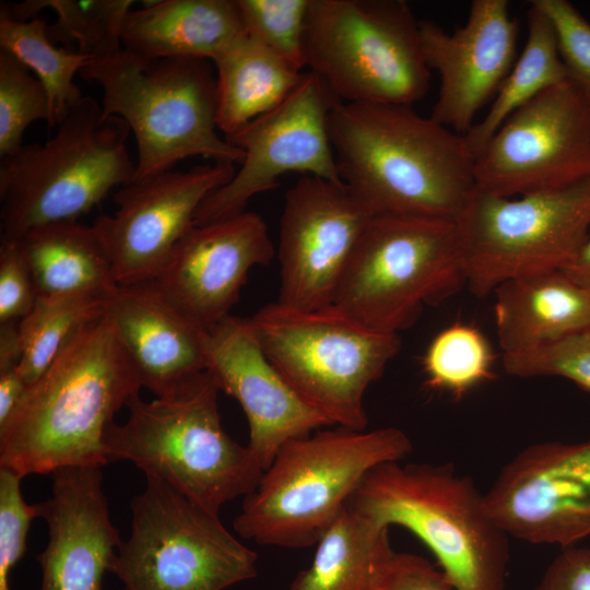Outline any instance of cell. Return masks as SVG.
<instances>
[{"instance_id":"d590c367","label":"cell","mask_w":590,"mask_h":590,"mask_svg":"<svg viewBox=\"0 0 590 590\" xmlns=\"http://www.w3.org/2000/svg\"><path fill=\"white\" fill-rule=\"evenodd\" d=\"M548 19L568 80L590 97V23L567 0H532Z\"/></svg>"},{"instance_id":"8fae6325","label":"cell","mask_w":590,"mask_h":590,"mask_svg":"<svg viewBox=\"0 0 590 590\" xmlns=\"http://www.w3.org/2000/svg\"><path fill=\"white\" fill-rule=\"evenodd\" d=\"M465 284L477 297L505 282L564 270L590 232V178L518 197L475 187L456 220Z\"/></svg>"},{"instance_id":"ab89813d","label":"cell","mask_w":590,"mask_h":590,"mask_svg":"<svg viewBox=\"0 0 590 590\" xmlns=\"http://www.w3.org/2000/svg\"><path fill=\"white\" fill-rule=\"evenodd\" d=\"M533 590H590V547L564 548Z\"/></svg>"},{"instance_id":"7402d4cb","label":"cell","mask_w":590,"mask_h":590,"mask_svg":"<svg viewBox=\"0 0 590 590\" xmlns=\"http://www.w3.org/2000/svg\"><path fill=\"white\" fill-rule=\"evenodd\" d=\"M110 318L140 376L156 398L205 370L199 329L150 283L117 285L105 298Z\"/></svg>"},{"instance_id":"8992f818","label":"cell","mask_w":590,"mask_h":590,"mask_svg":"<svg viewBox=\"0 0 590 590\" xmlns=\"http://www.w3.org/2000/svg\"><path fill=\"white\" fill-rule=\"evenodd\" d=\"M80 75L103 88L104 114L121 118L133 133L138 150L133 180L172 170L192 156L241 162L244 152L217 133L211 60L149 61L122 49L90 60Z\"/></svg>"},{"instance_id":"9a60e30c","label":"cell","mask_w":590,"mask_h":590,"mask_svg":"<svg viewBox=\"0 0 590 590\" xmlns=\"http://www.w3.org/2000/svg\"><path fill=\"white\" fill-rule=\"evenodd\" d=\"M235 172L233 163L213 162L120 187L114 196L117 210L99 215L92 225L117 285L151 282L194 225L204 199Z\"/></svg>"},{"instance_id":"f35d334b","label":"cell","mask_w":590,"mask_h":590,"mask_svg":"<svg viewBox=\"0 0 590 590\" xmlns=\"http://www.w3.org/2000/svg\"><path fill=\"white\" fill-rule=\"evenodd\" d=\"M373 590H456L442 570L412 553L392 551L376 576Z\"/></svg>"},{"instance_id":"ac0fdd59","label":"cell","mask_w":590,"mask_h":590,"mask_svg":"<svg viewBox=\"0 0 590 590\" xmlns=\"http://www.w3.org/2000/svg\"><path fill=\"white\" fill-rule=\"evenodd\" d=\"M273 256L266 222L245 211L193 225L149 283L188 322L205 330L231 315L248 272Z\"/></svg>"},{"instance_id":"7a4b0ae2","label":"cell","mask_w":590,"mask_h":590,"mask_svg":"<svg viewBox=\"0 0 590 590\" xmlns=\"http://www.w3.org/2000/svg\"><path fill=\"white\" fill-rule=\"evenodd\" d=\"M142 382L104 314L30 384L0 426V468L24 477L108 463L104 435Z\"/></svg>"},{"instance_id":"f1b7e54d","label":"cell","mask_w":590,"mask_h":590,"mask_svg":"<svg viewBox=\"0 0 590 590\" xmlns=\"http://www.w3.org/2000/svg\"><path fill=\"white\" fill-rule=\"evenodd\" d=\"M0 49L17 58L43 83L50 99L54 127L84 97L74 76L92 59L57 47L48 36L44 19L19 21L10 14L7 3H1Z\"/></svg>"},{"instance_id":"83f0119b","label":"cell","mask_w":590,"mask_h":590,"mask_svg":"<svg viewBox=\"0 0 590 590\" xmlns=\"http://www.w3.org/2000/svg\"><path fill=\"white\" fill-rule=\"evenodd\" d=\"M527 24L523 51L499 86L485 117L463 134L475 158L514 111L548 87L568 80L553 27L533 3L527 14Z\"/></svg>"},{"instance_id":"e0dca14e","label":"cell","mask_w":590,"mask_h":590,"mask_svg":"<svg viewBox=\"0 0 590 590\" xmlns=\"http://www.w3.org/2000/svg\"><path fill=\"white\" fill-rule=\"evenodd\" d=\"M484 500L509 536L563 548L590 538V440L524 448L500 470Z\"/></svg>"},{"instance_id":"603a6c76","label":"cell","mask_w":590,"mask_h":590,"mask_svg":"<svg viewBox=\"0 0 590 590\" xmlns=\"http://www.w3.org/2000/svg\"><path fill=\"white\" fill-rule=\"evenodd\" d=\"M246 34L236 0L144 1L128 13L122 48L142 59L213 60Z\"/></svg>"},{"instance_id":"74e56055","label":"cell","mask_w":590,"mask_h":590,"mask_svg":"<svg viewBox=\"0 0 590 590\" xmlns=\"http://www.w3.org/2000/svg\"><path fill=\"white\" fill-rule=\"evenodd\" d=\"M37 290L16 239L1 237L0 323L20 321L33 308Z\"/></svg>"},{"instance_id":"4dcf8cb0","label":"cell","mask_w":590,"mask_h":590,"mask_svg":"<svg viewBox=\"0 0 590 590\" xmlns=\"http://www.w3.org/2000/svg\"><path fill=\"white\" fill-rule=\"evenodd\" d=\"M133 3V0H25L7 7L19 21L36 17L44 9L52 10L57 19L48 25L50 40L68 49L75 44L80 54L99 59L123 49L122 28Z\"/></svg>"},{"instance_id":"f546056e","label":"cell","mask_w":590,"mask_h":590,"mask_svg":"<svg viewBox=\"0 0 590 590\" xmlns=\"http://www.w3.org/2000/svg\"><path fill=\"white\" fill-rule=\"evenodd\" d=\"M107 294L38 295L20 320L22 359L19 370L27 385L35 381L87 326L104 316Z\"/></svg>"},{"instance_id":"277c9868","label":"cell","mask_w":590,"mask_h":590,"mask_svg":"<svg viewBox=\"0 0 590 590\" xmlns=\"http://www.w3.org/2000/svg\"><path fill=\"white\" fill-rule=\"evenodd\" d=\"M220 388L203 370L172 393L127 403L129 417L104 435L106 459L129 461L146 477L161 480L204 508L217 512L227 502L255 489L264 469L248 446L224 430Z\"/></svg>"},{"instance_id":"b9f144b4","label":"cell","mask_w":590,"mask_h":590,"mask_svg":"<svg viewBox=\"0 0 590 590\" xmlns=\"http://www.w3.org/2000/svg\"><path fill=\"white\" fill-rule=\"evenodd\" d=\"M22 354L20 321L0 323V371L17 367Z\"/></svg>"},{"instance_id":"1f68e13d","label":"cell","mask_w":590,"mask_h":590,"mask_svg":"<svg viewBox=\"0 0 590 590\" xmlns=\"http://www.w3.org/2000/svg\"><path fill=\"white\" fill-rule=\"evenodd\" d=\"M494 353L476 328L455 323L440 331L423 357L426 384L457 398L491 378Z\"/></svg>"},{"instance_id":"d6a6232c","label":"cell","mask_w":590,"mask_h":590,"mask_svg":"<svg viewBox=\"0 0 590 590\" xmlns=\"http://www.w3.org/2000/svg\"><path fill=\"white\" fill-rule=\"evenodd\" d=\"M45 120L52 128L48 93L17 58L0 49V157L20 149L27 127Z\"/></svg>"},{"instance_id":"7bdbcfd3","label":"cell","mask_w":590,"mask_h":590,"mask_svg":"<svg viewBox=\"0 0 590 590\" xmlns=\"http://www.w3.org/2000/svg\"><path fill=\"white\" fill-rule=\"evenodd\" d=\"M562 271L580 284L590 287V232L575 259Z\"/></svg>"},{"instance_id":"ba28073f","label":"cell","mask_w":590,"mask_h":590,"mask_svg":"<svg viewBox=\"0 0 590 590\" xmlns=\"http://www.w3.org/2000/svg\"><path fill=\"white\" fill-rule=\"evenodd\" d=\"M304 50L343 103L412 106L429 88L420 21L403 0H310Z\"/></svg>"},{"instance_id":"52a82bcc","label":"cell","mask_w":590,"mask_h":590,"mask_svg":"<svg viewBox=\"0 0 590 590\" xmlns=\"http://www.w3.org/2000/svg\"><path fill=\"white\" fill-rule=\"evenodd\" d=\"M45 143L23 144L0 163L1 237L78 221L114 188L133 180L130 128L84 96Z\"/></svg>"},{"instance_id":"2e32d148","label":"cell","mask_w":590,"mask_h":590,"mask_svg":"<svg viewBox=\"0 0 590 590\" xmlns=\"http://www.w3.org/2000/svg\"><path fill=\"white\" fill-rule=\"evenodd\" d=\"M373 215L343 182L303 175L285 193L276 302L300 310L332 305Z\"/></svg>"},{"instance_id":"4fadbf2b","label":"cell","mask_w":590,"mask_h":590,"mask_svg":"<svg viewBox=\"0 0 590 590\" xmlns=\"http://www.w3.org/2000/svg\"><path fill=\"white\" fill-rule=\"evenodd\" d=\"M476 188L518 197L590 178V97L569 80L514 111L474 164Z\"/></svg>"},{"instance_id":"6da1fadb","label":"cell","mask_w":590,"mask_h":590,"mask_svg":"<svg viewBox=\"0 0 590 590\" xmlns=\"http://www.w3.org/2000/svg\"><path fill=\"white\" fill-rule=\"evenodd\" d=\"M328 131L340 179L374 215L456 222L476 187L463 134L412 106L338 102Z\"/></svg>"},{"instance_id":"4316f807","label":"cell","mask_w":590,"mask_h":590,"mask_svg":"<svg viewBox=\"0 0 590 590\" xmlns=\"http://www.w3.org/2000/svg\"><path fill=\"white\" fill-rule=\"evenodd\" d=\"M388 531L346 505L290 590H373L380 566L393 551Z\"/></svg>"},{"instance_id":"44dd1931","label":"cell","mask_w":590,"mask_h":590,"mask_svg":"<svg viewBox=\"0 0 590 590\" xmlns=\"http://www.w3.org/2000/svg\"><path fill=\"white\" fill-rule=\"evenodd\" d=\"M51 477V497L36 504L48 527L37 556L39 590H103L122 540L109 517L101 467L63 468Z\"/></svg>"},{"instance_id":"e575fe53","label":"cell","mask_w":590,"mask_h":590,"mask_svg":"<svg viewBox=\"0 0 590 590\" xmlns=\"http://www.w3.org/2000/svg\"><path fill=\"white\" fill-rule=\"evenodd\" d=\"M509 375L531 378L556 376L590 392V331H583L527 351L503 354Z\"/></svg>"},{"instance_id":"3957f363","label":"cell","mask_w":590,"mask_h":590,"mask_svg":"<svg viewBox=\"0 0 590 590\" xmlns=\"http://www.w3.org/2000/svg\"><path fill=\"white\" fill-rule=\"evenodd\" d=\"M411 451L409 436L397 427L330 426L291 439L244 497L234 528L261 545L317 544L371 469Z\"/></svg>"},{"instance_id":"836d02e7","label":"cell","mask_w":590,"mask_h":590,"mask_svg":"<svg viewBox=\"0 0 590 590\" xmlns=\"http://www.w3.org/2000/svg\"><path fill=\"white\" fill-rule=\"evenodd\" d=\"M247 35L298 71L310 0H236Z\"/></svg>"},{"instance_id":"5bb4252c","label":"cell","mask_w":590,"mask_h":590,"mask_svg":"<svg viewBox=\"0 0 590 590\" xmlns=\"http://www.w3.org/2000/svg\"><path fill=\"white\" fill-rule=\"evenodd\" d=\"M338 102L316 73L304 71L281 104L225 138L244 152L240 167L204 199L194 225L245 212L251 198L278 187L287 173L342 182L328 131L329 114Z\"/></svg>"},{"instance_id":"8d00e7d4","label":"cell","mask_w":590,"mask_h":590,"mask_svg":"<svg viewBox=\"0 0 590 590\" xmlns=\"http://www.w3.org/2000/svg\"><path fill=\"white\" fill-rule=\"evenodd\" d=\"M22 479L0 468V590H10V571L24 555L31 522L37 517L36 505L22 496Z\"/></svg>"},{"instance_id":"484cf974","label":"cell","mask_w":590,"mask_h":590,"mask_svg":"<svg viewBox=\"0 0 590 590\" xmlns=\"http://www.w3.org/2000/svg\"><path fill=\"white\" fill-rule=\"evenodd\" d=\"M13 239L21 247L38 295H106L117 286L92 225L79 221L55 222Z\"/></svg>"},{"instance_id":"cb8c5ba5","label":"cell","mask_w":590,"mask_h":590,"mask_svg":"<svg viewBox=\"0 0 590 590\" xmlns=\"http://www.w3.org/2000/svg\"><path fill=\"white\" fill-rule=\"evenodd\" d=\"M493 293L503 354L590 331V287L562 270L511 280Z\"/></svg>"},{"instance_id":"60d3db41","label":"cell","mask_w":590,"mask_h":590,"mask_svg":"<svg viewBox=\"0 0 590 590\" xmlns=\"http://www.w3.org/2000/svg\"><path fill=\"white\" fill-rule=\"evenodd\" d=\"M27 386L19 366L0 371V426L11 416Z\"/></svg>"},{"instance_id":"ffe728a7","label":"cell","mask_w":590,"mask_h":590,"mask_svg":"<svg viewBox=\"0 0 590 590\" xmlns=\"http://www.w3.org/2000/svg\"><path fill=\"white\" fill-rule=\"evenodd\" d=\"M425 60L440 86L430 118L465 134L516 61L518 22L507 0H473L467 22L452 34L420 21Z\"/></svg>"},{"instance_id":"9c48e42d","label":"cell","mask_w":590,"mask_h":590,"mask_svg":"<svg viewBox=\"0 0 590 590\" xmlns=\"http://www.w3.org/2000/svg\"><path fill=\"white\" fill-rule=\"evenodd\" d=\"M250 321L269 361L307 405L332 426L366 429V390L398 354L399 334L371 331L334 305L300 310L275 302Z\"/></svg>"},{"instance_id":"d6986e66","label":"cell","mask_w":590,"mask_h":590,"mask_svg":"<svg viewBox=\"0 0 590 590\" xmlns=\"http://www.w3.org/2000/svg\"><path fill=\"white\" fill-rule=\"evenodd\" d=\"M205 370L238 401L249 426L248 448L266 470L288 440L332 426L307 405L264 354L250 318L227 316L199 330Z\"/></svg>"},{"instance_id":"30bf717a","label":"cell","mask_w":590,"mask_h":590,"mask_svg":"<svg viewBox=\"0 0 590 590\" xmlns=\"http://www.w3.org/2000/svg\"><path fill=\"white\" fill-rule=\"evenodd\" d=\"M465 284L456 223L375 214L365 227L333 304L367 329L399 334L425 305Z\"/></svg>"},{"instance_id":"5b68a950","label":"cell","mask_w":590,"mask_h":590,"mask_svg":"<svg viewBox=\"0 0 590 590\" xmlns=\"http://www.w3.org/2000/svg\"><path fill=\"white\" fill-rule=\"evenodd\" d=\"M347 505L416 535L456 590H506L509 535L489 516L484 493L451 464H379Z\"/></svg>"},{"instance_id":"7c38bea8","label":"cell","mask_w":590,"mask_h":590,"mask_svg":"<svg viewBox=\"0 0 590 590\" xmlns=\"http://www.w3.org/2000/svg\"><path fill=\"white\" fill-rule=\"evenodd\" d=\"M130 508L131 534L109 570L123 590H224L256 577L257 554L167 483L146 477Z\"/></svg>"},{"instance_id":"d4e9b609","label":"cell","mask_w":590,"mask_h":590,"mask_svg":"<svg viewBox=\"0 0 590 590\" xmlns=\"http://www.w3.org/2000/svg\"><path fill=\"white\" fill-rule=\"evenodd\" d=\"M216 125L227 138L281 104L297 85L298 71L247 35L214 60Z\"/></svg>"}]
</instances>
